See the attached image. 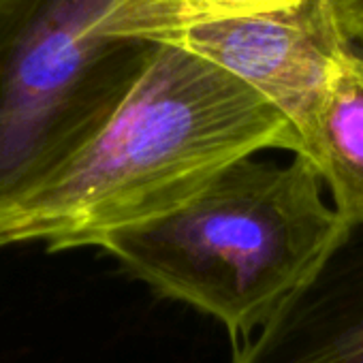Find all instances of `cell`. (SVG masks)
<instances>
[{"label": "cell", "mask_w": 363, "mask_h": 363, "mask_svg": "<svg viewBox=\"0 0 363 363\" xmlns=\"http://www.w3.org/2000/svg\"><path fill=\"white\" fill-rule=\"evenodd\" d=\"M263 150L301 152L291 122L252 88L177 45L147 65L103 133L48 186L0 212V246H96L199 195Z\"/></svg>", "instance_id": "6da1fadb"}, {"label": "cell", "mask_w": 363, "mask_h": 363, "mask_svg": "<svg viewBox=\"0 0 363 363\" xmlns=\"http://www.w3.org/2000/svg\"><path fill=\"white\" fill-rule=\"evenodd\" d=\"M297 3L301 0H113L99 33L111 39L162 43L199 26L272 13Z\"/></svg>", "instance_id": "52a82bcc"}, {"label": "cell", "mask_w": 363, "mask_h": 363, "mask_svg": "<svg viewBox=\"0 0 363 363\" xmlns=\"http://www.w3.org/2000/svg\"><path fill=\"white\" fill-rule=\"evenodd\" d=\"M113 0L0 7V212L58 177L109 124L154 43L99 33Z\"/></svg>", "instance_id": "3957f363"}, {"label": "cell", "mask_w": 363, "mask_h": 363, "mask_svg": "<svg viewBox=\"0 0 363 363\" xmlns=\"http://www.w3.org/2000/svg\"><path fill=\"white\" fill-rule=\"evenodd\" d=\"M162 45L186 50L252 88L303 143L340 60L363 45V0H301L179 33Z\"/></svg>", "instance_id": "277c9868"}, {"label": "cell", "mask_w": 363, "mask_h": 363, "mask_svg": "<svg viewBox=\"0 0 363 363\" xmlns=\"http://www.w3.org/2000/svg\"><path fill=\"white\" fill-rule=\"evenodd\" d=\"M344 229L306 156L286 164L248 156L184 206L116 231L99 248L246 342L314 276Z\"/></svg>", "instance_id": "7a4b0ae2"}, {"label": "cell", "mask_w": 363, "mask_h": 363, "mask_svg": "<svg viewBox=\"0 0 363 363\" xmlns=\"http://www.w3.org/2000/svg\"><path fill=\"white\" fill-rule=\"evenodd\" d=\"M7 3H9V0H0V7H5Z\"/></svg>", "instance_id": "ba28073f"}, {"label": "cell", "mask_w": 363, "mask_h": 363, "mask_svg": "<svg viewBox=\"0 0 363 363\" xmlns=\"http://www.w3.org/2000/svg\"><path fill=\"white\" fill-rule=\"evenodd\" d=\"M231 363H363V225H348L314 276L238 344Z\"/></svg>", "instance_id": "5b68a950"}, {"label": "cell", "mask_w": 363, "mask_h": 363, "mask_svg": "<svg viewBox=\"0 0 363 363\" xmlns=\"http://www.w3.org/2000/svg\"><path fill=\"white\" fill-rule=\"evenodd\" d=\"M299 156L318 171L342 223L363 225V45L340 60Z\"/></svg>", "instance_id": "8992f818"}]
</instances>
